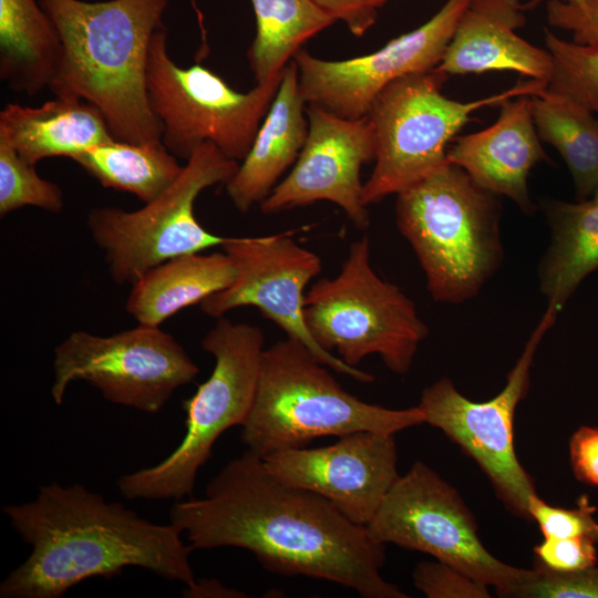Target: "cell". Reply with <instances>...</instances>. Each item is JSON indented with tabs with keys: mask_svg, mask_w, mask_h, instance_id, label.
I'll list each match as a JSON object with an SVG mask.
<instances>
[{
	"mask_svg": "<svg viewBox=\"0 0 598 598\" xmlns=\"http://www.w3.org/2000/svg\"><path fill=\"white\" fill-rule=\"evenodd\" d=\"M169 523L190 548L237 547L282 576L328 580L364 598H408L381 575L385 545L327 498L278 480L246 450L228 462L202 498L176 501Z\"/></svg>",
	"mask_w": 598,
	"mask_h": 598,
	"instance_id": "cell-1",
	"label": "cell"
},
{
	"mask_svg": "<svg viewBox=\"0 0 598 598\" xmlns=\"http://www.w3.org/2000/svg\"><path fill=\"white\" fill-rule=\"evenodd\" d=\"M2 509L32 551L0 584L1 598H60L85 579L112 578L126 567L195 582L193 549L177 526L144 519L79 483L52 482L32 501Z\"/></svg>",
	"mask_w": 598,
	"mask_h": 598,
	"instance_id": "cell-2",
	"label": "cell"
},
{
	"mask_svg": "<svg viewBox=\"0 0 598 598\" xmlns=\"http://www.w3.org/2000/svg\"><path fill=\"white\" fill-rule=\"evenodd\" d=\"M62 43L49 86L55 96L83 100L103 115L113 137L133 144L162 142L146 65L153 34L168 0H39Z\"/></svg>",
	"mask_w": 598,
	"mask_h": 598,
	"instance_id": "cell-3",
	"label": "cell"
},
{
	"mask_svg": "<svg viewBox=\"0 0 598 598\" xmlns=\"http://www.w3.org/2000/svg\"><path fill=\"white\" fill-rule=\"evenodd\" d=\"M302 342L287 338L265 349L256 394L241 424L248 451L306 447L315 439L357 431L392 433L424 423L421 408L388 409L346 391Z\"/></svg>",
	"mask_w": 598,
	"mask_h": 598,
	"instance_id": "cell-4",
	"label": "cell"
},
{
	"mask_svg": "<svg viewBox=\"0 0 598 598\" xmlns=\"http://www.w3.org/2000/svg\"><path fill=\"white\" fill-rule=\"evenodd\" d=\"M499 215L497 196L450 162L396 194L398 228L413 248L434 301L473 298L499 268Z\"/></svg>",
	"mask_w": 598,
	"mask_h": 598,
	"instance_id": "cell-5",
	"label": "cell"
},
{
	"mask_svg": "<svg viewBox=\"0 0 598 598\" xmlns=\"http://www.w3.org/2000/svg\"><path fill=\"white\" fill-rule=\"evenodd\" d=\"M448 75L436 68L395 79L373 100L367 114L374 133L375 165L363 184L368 207L425 178L448 163L446 153L461 128L478 109L533 95L547 86L529 79L478 100L447 99L442 86Z\"/></svg>",
	"mask_w": 598,
	"mask_h": 598,
	"instance_id": "cell-6",
	"label": "cell"
},
{
	"mask_svg": "<svg viewBox=\"0 0 598 598\" xmlns=\"http://www.w3.org/2000/svg\"><path fill=\"white\" fill-rule=\"evenodd\" d=\"M370 258L369 238L353 241L339 274L306 292L305 322L321 349L350 367L378 354L392 372L405 374L429 329L411 298L378 276Z\"/></svg>",
	"mask_w": 598,
	"mask_h": 598,
	"instance_id": "cell-7",
	"label": "cell"
},
{
	"mask_svg": "<svg viewBox=\"0 0 598 598\" xmlns=\"http://www.w3.org/2000/svg\"><path fill=\"white\" fill-rule=\"evenodd\" d=\"M217 319L202 341V348L215 359L214 369L183 402L185 436L158 464L118 478V491L128 499L192 496L196 475L210 458L216 440L229 427L241 425L249 413L265 350L264 332L254 324Z\"/></svg>",
	"mask_w": 598,
	"mask_h": 598,
	"instance_id": "cell-8",
	"label": "cell"
},
{
	"mask_svg": "<svg viewBox=\"0 0 598 598\" xmlns=\"http://www.w3.org/2000/svg\"><path fill=\"white\" fill-rule=\"evenodd\" d=\"M214 143L199 145L177 179L156 199L127 212L94 207L86 218L91 237L103 250L116 285H134L147 270L172 258L223 246L228 237L212 234L196 219L194 204L207 187L227 183L237 172Z\"/></svg>",
	"mask_w": 598,
	"mask_h": 598,
	"instance_id": "cell-9",
	"label": "cell"
},
{
	"mask_svg": "<svg viewBox=\"0 0 598 598\" xmlns=\"http://www.w3.org/2000/svg\"><path fill=\"white\" fill-rule=\"evenodd\" d=\"M283 71L249 92H237L202 64L177 65L167 52L165 27L158 29L150 43L146 89L151 109L163 125L162 143L185 161L205 142L214 143L228 158L244 161Z\"/></svg>",
	"mask_w": 598,
	"mask_h": 598,
	"instance_id": "cell-10",
	"label": "cell"
},
{
	"mask_svg": "<svg viewBox=\"0 0 598 598\" xmlns=\"http://www.w3.org/2000/svg\"><path fill=\"white\" fill-rule=\"evenodd\" d=\"M367 527L374 540L426 553L494 586L501 597L536 575L535 568L511 566L493 556L457 491L421 461L399 477Z\"/></svg>",
	"mask_w": 598,
	"mask_h": 598,
	"instance_id": "cell-11",
	"label": "cell"
},
{
	"mask_svg": "<svg viewBox=\"0 0 598 598\" xmlns=\"http://www.w3.org/2000/svg\"><path fill=\"white\" fill-rule=\"evenodd\" d=\"M198 372L186 350L159 327L137 323L105 337L74 331L54 349L51 396L60 405L72 382L85 381L114 404L154 414Z\"/></svg>",
	"mask_w": 598,
	"mask_h": 598,
	"instance_id": "cell-12",
	"label": "cell"
},
{
	"mask_svg": "<svg viewBox=\"0 0 598 598\" xmlns=\"http://www.w3.org/2000/svg\"><path fill=\"white\" fill-rule=\"evenodd\" d=\"M559 311L547 308L509 371L502 391L484 402H474L442 378L422 392L419 406L424 423L440 429L470 455L491 480L497 495L515 514L529 516V499L535 485L519 463L514 446V416L529 388L533 360L545 333Z\"/></svg>",
	"mask_w": 598,
	"mask_h": 598,
	"instance_id": "cell-13",
	"label": "cell"
},
{
	"mask_svg": "<svg viewBox=\"0 0 598 598\" xmlns=\"http://www.w3.org/2000/svg\"><path fill=\"white\" fill-rule=\"evenodd\" d=\"M221 247L235 266L236 278L228 288L199 303L204 313L220 318L233 309L252 306L282 329L287 338L302 342L333 371L362 383L374 380L372 374L321 349L309 333L303 302L308 283L321 271V259L316 252L300 246L291 233L228 237Z\"/></svg>",
	"mask_w": 598,
	"mask_h": 598,
	"instance_id": "cell-14",
	"label": "cell"
},
{
	"mask_svg": "<svg viewBox=\"0 0 598 598\" xmlns=\"http://www.w3.org/2000/svg\"><path fill=\"white\" fill-rule=\"evenodd\" d=\"M468 2L447 0L424 24L368 55L327 61L299 49L292 61L303 100L342 118L367 116L375 96L390 82L439 66Z\"/></svg>",
	"mask_w": 598,
	"mask_h": 598,
	"instance_id": "cell-15",
	"label": "cell"
},
{
	"mask_svg": "<svg viewBox=\"0 0 598 598\" xmlns=\"http://www.w3.org/2000/svg\"><path fill=\"white\" fill-rule=\"evenodd\" d=\"M262 460L281 482L327 498L365 527L401 476L394 434L374 431L352 432L328 446L285 450Z\"/></svg>",
	"mask_w": 598,
	"mask_h": 598,
	"instance_id": "cell-16",
	"label": "cell"
},
{
	"mask_svg": "<svg viewBox=\"0 0 598 598\" xmlns=\"http://www.w3.org/2000/svg\"><path fill=\"white\" fill-rule=\"evenodd\" d=\"M309 131L291 172L260 204L276 214L319 200L337 204L358 229L370 226L362 202L361 167L375 158L372 125L364 116L347 120L317 105L307 110Z\"/></svg>",
	"mask_w": 598,
	"mask_h": 598,
	"instance_id": "cell-17",
	"label": "cell"
},
{
	"mask_svg": "<svg viewBox=\"0 0 598 598\" xmlns=\"http://www.w3.org/2000/svg\"><path fill=\"white\" fill-rule=\"evenodd\" d=\"M499 107L491 126L454 138L446 157L483 189L506 196L525 214H532L535 205L527 178L532 168L548 156L534 123L530 95L508 99Z\"/></svg>",
	"mask_w": 598,
	"mask_h": 598,
	"instance_id": "cell-18",
	"label": "cell"
},
{
	"mask_svg": "<svg viewBox=\"0 0 598 598\" xmlns=\"http://www.w3.org/2000/svg\"><path fill=\"white\" fill-rule=\"evenodd\" d=\"M525 24L519 0H470L437 69L448 76L514 71L547 84L551 54L516 33Z\"/></svg>",
	"mask_w": 598,
	"mask_h": 598,
	"instance_id": "cell-19",
	"label": "cell"
},
{
	"mask_svg": "<svg viewBox=\"0 0 598 598\" xmlns=\"http://www.w3.org/2000/svg\"><path fill=\"white\" fill-rule=\"evenodd\" d=\"M305 104L298 68L291 60L247 156L226 183L227 195L240 213L260 205L298 159L309 131Z\"/></svg>",
	"mask_w": 598,
	"mask_h": 598,
	"instance_id": "cell-20",
	"label": "cell"
},
{
	"mask_svg": "<svg viewBox=\"0 0 598 598\" xmlns=\"http://www.w3.org/2000/svg\"><path fill=\"white\" fill-rule=\"evenodd\" d=\"M0 140L35 165L48 157L72 158L115 138L94 105L55 96L38 107L7 104L0 112Z\"/></svg>",
	"mask_w": 598,
	"mask_h": 598,
	"instance_id": "cell-21",
	"label": "cell"
},
{
	"mask_svg": "<svg viewBox=\"0 0 598 598\" xmlns=\"http://www.w3.org/2000/svg\"><path fill=\"white\" fill-rule=\"evenodd\" d=\"M235 278L225 251L182 255L151 268L132 285L126 311L140 324L159 327L177 311L228 288Z\"/></svg>",
	"mask_w": 598,
	"mask_h": 598,
	"instance_id": "cell-22",
	"label": "cell"
},
{
	"mask_svg": "<svg viewBox=\"0 0 598 598\" xmlns=\"http://www.w3.org/2000/svg\"><path fill=\"white\" fill-rule=\"evenodd\" d=\"M62 54L60 34L39 0H0V79L21 94L49 87Z\"/></svg>",
	"mask_w": 598,
	"mask_h": 598,
	"instance_id": "cell-23",
	"label": "cell"
},
{
	"mask_svg": "<svg viewBox=\"0 0 598 598\" xmlns=\"http://www.w3.org/2000/svg\"><path fill=\"white\" fill-rule=\"evenodd\" d=\"M545 213L551 240L538 268L539 287L559 312L581 281L598 269V202L551 200Z\"/></svg>",
	"mask_w": 598,
	"mask_h": 598,
	"instance_id": "cell-24",
	"label": "cell"
},
{
	"mask_svg": "<svg viewBox=\"0 0 598 598\" xmlns=\"http://www.w3.org/2000/svg\"><path fill=\"white\" fill-rule=\"evenodd\" d=\"M534 123L540 141L561 156L571 175L577 199L598 187V120L574 100L546 87L530 95Z\"/></svg>",
	"mask_w": 598,
	"mask_h": 598,
	"instance_id": "cell-25",
	"label": "cell"
},
{
	"mask_svg": "<svg viewBox=\"0 0 598 598\" xmlns=\"http://www.w3.org/2000/svg\"><path fill=\"white\" fill-rule=\"evenodd\" d=\"M71 159L103 187L131 193L145 204L169 188L184 167L162 142L133 144L114 140Z\"/></svg>",
	"mask_w": 598,
	"mask_h": 598,
	"instance_id": "cell-26",
	"label": "cell"
},
{
	"mask_svg": "<svg viewBox=\"0 0 598 598\" xmlns=\"http://www.w3.org/2000/svg\"><path fill=\"white\" fill-rule=\"evenodd\" d=\"M257 32L248 51L256 83L280 73L301 45L337 20L313 0H250Z\"/></svg>",
	"mask_w": 598,
	"mask_h": 598,
	"instance_id": "cell-27",
	"label": "cell"
},
{
	"mask_svg": "<svg viewBox=\"0 0 598 598\" xmlns=\"http://www.w3.org/2000/svg\"><path fill=\"white\" fill-rule=\"evenodd\" d=\"M544 34L554 64L546 89L598 113V44L566 41L547 29Z\"/></svg>",
	"mask_w": 598,
	"mask_h": 598,
	"instance_id": "cell-28",
	"label": "cell"
},
{
	"mask_svg": "<svg viewBox=\"0 0 598 598\" xmlns=\"http://www.w3.org/2000/svg\"><path fill=\"white\" fill-rule=\"evenodd\" d=\"M25 206L50 213L63 207V194L59 185L41 178L35 165L25 162L7 142L0 140V216Z\"/></svg>",
	"mask_w": 598,
	"mask_h": 598,
	"instance_id": "cell-29",
	"label": "cell"
},
{
	"mask_svg": "<svg viewBox=\"0 0 598 598\" xmlns=\"http://www.w3.org/2000/svg\"><path fill=\"white\" fill-rule=\"evenodd\" d=\"M528 511L544 538L587 537L598 543L597 508L590 504L587 495L578 498L575 508L554 507L535 495L529 499Z\"/></svg>",
	"mask_w": 598,
	"mask_h": 598,
	"instance_id": "cell-30",
	"label": "cell"
},
{
	"mask_svg": "<svg viewBox=\"0 0 598 598\" xmlns=\"http://www.w3.org/2000/svg\"><path fill=\"white\" fill-rule=\"evenodd\" d=\"M535 577L513 589L508 597L519 598H598V566L575 571H555L539 561Z\"/></svg>",
	"mask_w": 598,
	"mask_h": 598,
	"instance_id": "cell-31",
	"label": "cell"
},
{
	"mask_svg": "<svg viewBox=\"0 0 598 598\" xmlns=\"http://www.w3.org/2000/svg\"><path fill=\"white\" fill-rule=\"evenodd\" d=\"M414 586L429 598H488V586L443 561H422L413 571Z\"/></svg>",
	"mask_w": 598,
	"mask_h": 598,
	"instance_id": "cell-32",
	"label": "cell"
},
{
	"mask_svg": "<svg viewBox=\"0 0 598 598\" xmlns=\"http://www.w3.org/2000/svg\"><path fill=\"white\" fill-rule=\"evenodd\" d=\"M596 542L587 537H546L534 553L545 567L555 571H575L597 565Z\"/></svg>",
	"mask_w": 598,
	"mask_h": 598,
	"instance_id": "cell-33",
	"label": "cell"
},
{
	"mask_svg": "<svg viewBox=\"0 0 598 598\" xmlns=\"http://www.w3.org/2000/svg\"><path fill=\"white\" fill-rule=\"evenodd\" d=\"M546 16L549 25L571 32L574 42L598 44V0H547Z\"/></svg>",
	"mask_w": 598,
	"mask_h": 598,
	"instance_id": "cell-34",
	"label": "cell"
},
{
	"mask_svg": "<svg viewBox=\"0 0 598 598\" xmlns=\"http://www.w3.org/2000/svg\"><path fill=\"white\" fill-rule=\"evenodd\" d=\"M569 455L576 478L598 487V427L577 429L569 440Z\"/></svg>",
	"mask_w": 598,
	"mask_h": 598,
	"instance_id": "cell-35",
	"label": "cell"
},
{
	"mask_svg": "<svg viewBox=\"0 0 598 598\" xmlns=\"http://www.w3.org/2000/svg\"><path fill=\"white\" fill-rule=\"evenodd\" d=\"M336 20H342L351 33L363 35L378 18V8L367 0H313Z\"/></svg>",
	"mask_w": 598,
	"mask_h": 598,
	"instance_id": "cell-36",
	"label": "cell"
},
{
	"mask_svg": "<svg viewBox=\"0 0 598 598\" xmlns=\"http://www.w3.org/2000/svg\"><path fill=\"white\" fill-rule=\"evenodd\" d=\"M186 594L189 597H244L243 594L231 589L225 588L217 580H203L202 582H194L187 587Z\"/></svg>",
	"mask_w": 598,
	"mask_h": 598,
	"instance_id": "cell-37",
	"label": "cell"
},
{
	"mask_svg": "<svg viewBox=\"0 0 598 598\" xmlns=\"http://www.w3.org/2000/svg\"><path fill=\"white\" fill-rule=\"evenodd\" d=\"M543 1H546V0H530V1L526 2V3H523V9L525 11L529 10V9H533L536 6H538L539 3H542ZM565 1H568V2H571V3H575V4H581L585 0H565Z\"/></svg>",
	"mask_w": 598,
	"mask_h": 598,
	"instance_id": "cell-38",
	"label": "cell"
},
{
	"mask_svg": "<svg viewBox=\"0 0 598 598\" xmlns=\"http://www.w3.org/2000/svg\"><path fill=\"white\" fill-rule=\"evenodd\" d=\"M190 1H192V6H193L194 10L196 11L197 19L199 21L200 28H204V25H203V14H202L200 10L198 9V7L196 6L195 0H190Z\"/></svg>",
	"mask_w": 598,
	"mask_h": 598,
	"instance_id": "cell-39",
	"label": "cell"
},
{
	"mask_svg": "<svg viewBox=\"0 0 598 598\" xmlns=\"http://www.w3.org/2000/svg\"><path fill=\"white\" fill-rule=\"evenodd\" d=\"M371 6L379 8L385 3L386 0H367Z\"/></svg>",
	"mask_w": 598,
	"mask_h": 598,
	"instance_id": "cell-40",
	"label": "cell"
},
{
	"mask_svg": "<svg viewBox=\"0 0 598 598\" xmlns=\"http://www.w3.org/2000/svg\"><path fill=\"white\" fill-rule=\"evenodd\" d=\"M592 198H594L595 200L598 202V187H597V189L595 190V193H594V195H592Z\"/></svg>",
	"mask_w": 598,
	"mask_h": 598,
	"instance_id": "cell-41",
	"label": "cell"
}]
</instances>
